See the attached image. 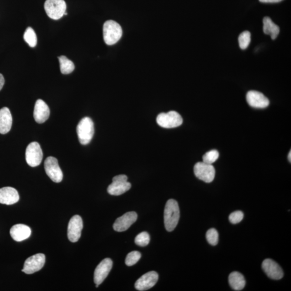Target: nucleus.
Here are the masks:
<instances>
[{
  "instance_id": "obj_1",
  "label": "nucleus",
  "mask_w": 291,
  "mask_h": 291,
  "mask_svg": "<svg viewBox=\"0 0 291 291\" xmlns=\"http://www.w3.org/2000/svg\"><path fill=\"white\" fill-rule=\"evenodd\" d=\"M179 219V209L177 201L169 200L164 211V224L166 229L171 232L177 227Z\"/></svg>"
},
{
  "instance_id": "obj_2",
  "label": "nucleus",
  "mask_w": 291,
  "mask_h": 291,
  "mask_svg": "<svg viewBox=\"0 0 291 291\" xmlns=\"http://www.w3.org/2000/svg\"><path fill=\"white\" fill-rule=\"evenodd\" d=\"M123 35L121 26L113 20L105 22L103 26V36L105 44L112 45L119 41Z\"/></svg>"
},
{
  "instance_id": "obj_3",
  "label": "nucleus",
  "mask_w": 291,
  "mask_h": 291,
  "mask_svg": "<svg viewBox=\"0 0 291 291\" xmlns=\"http://www.w3.org/2000/svg\"><path fill=\"white\" fill-rule=\"evenodd\" d=\"M94 129L93 121L89 117L83 118L77 126V133L81 144L86 145L91 141Z\"/></svg>"
},
{
  "instance_id": "obj_4",
  "label": "nucleus",
  "mask_w": 291,
  "mask_h": 291,
  "mask_svg": "<svg viewBox=\"0 0 291 291\" xmlns=\"http://www.w3.org/2000/svg\"><path fill=\"white\" fill-rule=\"evenodd\" d=\"M45 9L50 19L57 20L62 18L66 12L67 4L65 0H46Z\"/></svg>"
},
{
  "instance_id": "obj_5",
  "label": "nucleus",
  "mask_w": 291,
  "mask_h": 291,
  "mask_svg": "<svg viewBox=\"0 0 291 291\" xmlns=\"http://www.w3.org/2000/svg\"><path fill=\"white\" fill-rule=\"evenodd\" d=\"M157 122L163 128L172 129L182 125L183 119L180 114L176 111H169L168 113H161L157 118Z\"/></svg>"
},
{
  "instance_id": "obj_6",
  "label": "nucleus",
  "mask_w": 291,
  "mask_h": 291,
  "mask_svg": "<svg viewBox=\"0 0 291 291\" xmlns=\"http://www.w3.org/2000/svg\"><path fill=\"white\" fill-rule=\"evenodd\" d=\"M43 158V152L38 142H33L26 147L25 160L30 167H35L40 165Z\"/></svg>"
},
{
  "instance_id": "obj_7",
  "label": "nucleus",
  "mask_w": 291,
  "mask_h": 291,
  "mask_svg": "<svg viewBox=\"0 0 291 291\" xmlns=\"http://www.w3.org/2000/svg\"><path fill=\"white\" fill-rule=\"evenodd\" d=\"M194 172L196 177L206 183L212 182L215 178V169L211 164L198 162L194 166Z\"/></svg>"
},
{
  "instance_id": "obj_8",
  "label": "nucleus",
  "mask_w": 291,
  "mask_h": 291,
  "mask_svg": "<svg viewBox=\"0 0 291 291\" xmlns=\"http://www.w3.org/2000/svg\"><path fill=\"white\" fill-rule=\"evenodd\" d=\"M128 177L125 175H119L113 178V182L108 188V192L111 195H122L131 188V184L128 181Z\"/></svg>"
},
{
  "instance_id": "obj_9",
  "label": "nucleus",
  "mask_w": 291,
  "mask_h": 291,
  "mask_svg": "<svg viewBox=\"0 0 291 291\" xmlns=\"http://www.w3.org/2000/svg\"><path fill=\"white\" fill-rule=\"evenodd\" d=\"M45 169L47 176L52 181L59 183L62 181L63 172L58 165L56 158L52 157H47L45 162Z\"/></svg>"
},
{
  "instance_id": "obj_10",
  "label": "nucleus",
  "mask_w": 291,
  "mask_h": 291,
  "mask_svg": "<svg viewBox=\"0 0 291 291\" xmlns=\"http://www.w3.org/2000/svg\"><path fill=\"white\" fill-rule=\"evenodd\" d=\"M45 262V256L44 254H36L26 259L22 271L28 274L38 272L44 267Z\"/></svg>"
},
{
  "instance_id": "obj_11",
  "label": "nucleus",
  "mask_w": 291,
  "mask_h": 291,
  "mask_svg": "<svg viewBox=\"0 0 291 291\" xmlns=\"http://www.w3.org/2000/svg\"><path fill=\"white\" fill-rule=\"evenodd\" d=\"M83 227V223L81 217L79 215L73 216L68 224V240L73 243L77 242L80 239Z\"/></svg>"
},
{
  "instance_id": "obj_12",
  "label": "nucleus",
  "mask_w": 291,
  "mask_h": 291,
  "mask_svg": "<svg viewBox=\"0 0 291 291\" xmlns=\"http://www.w3.org/2000/svg\"><path fill=\"white\" fill-rule=\"evenodd\" d=\"M112 261L110 258H105L95 269L94 273V282L96 285L101 284L107 278L112 269Z\"/></svg>"
},
{
  "instance_id": "obj_13",
  "label": "nucleus",
  "mask_w": 291,
  "mask_h": 291,
  "mask_svg": "<svg viewBox=\"0 0 291 291\" xmlns=\"http://www.w3.org/2000/svg\"><path fill=\"white\" fill-rule=\"evenodd\" d=\"M262 269L268 277L273 280H279L284 276L282 269L271 259H266L262 263Z\"/></svg>"
},
{
  "instance_id": "obj_14",
  "label": "nucleus",
  "mask_w": 291,
  "mask_h": 291,
  "mask_svg": "<svg viewBox=\"0 0 291 291\" xmlns=\"http://www.w3.org/2000/svg\"><path fill=\"white\" fill-rule=\"evenodd\" d=\"M137 219V215L134 211L128 212L116 219L113 224V229L117 232H123L128 230Z\"/></svg>"
},
{
  "instance_id": "obj_15",
  "label": "nucleus",
  "mask_w": 291,
  "mask_h": 291,
  "mask_svg": "<svg viewBox=\"0 0 291 291\" xmlns=\"http://www.w3.org/2000/svg\"><path fill=\"white\" fill-rule=\"evenodd\" d=\"M158 279V275L156 271L147 272L136 280L135 288L140 291L149 290L154 287Z\"/></svg>"
},
{
  "instance_id": "obj_16",
  "label": "nucleus",
  "mask_w": 291,
  "mask_h": 291,
  "mask_svg": "<svg viewBox=\"0 0 291 291\" xmlns=\"http://www.w3.org/2000/svg\"><path fill=\"white\" fill-rule=\"evenodd\" d=\"M246 100L251 107L257 109L266 108L269 104L267 97L261 92L256 91H248L246 94Z\"/></svg>"
},
{
  "instance_id": "obj_17",
  "label": "nucleus",
  "mask_w": 291,
  "mask_h": 291,
  "mask_svg": "<svg viewBox=\"0 0 291 291\" xmlns=\"http://www.w3.org/2000/svg\"><path fill=\"white\" fill-rule=\"evenodd\" d=\"M50 114L48 106L43 100H37L34 111V118L37 123H44L49 118Z\"/></svg>"
},
{
  "instance_id": "obj_18",
  "label": "nucleus",
  "mask_w": 291,
  "mask_h": 291,
  "mask_svg": "<svg viewBox=\"0 0 291 291\" xmlns=\"http://www.w3.org/2000/svg\"><path fill=\"white\" fill-rule=\"evenodd\" d=\"M19 193L15 188L6 187L0 189V203L12 205L18 202Z\"/></svg>"
},
{
  "instance_id": "obj_19",
  "label": "nucleus",
  "mask_w": 291,
  "mask_h": 291,
  "mask_svg": "<svg viewBox=\"0 0 291 291\" xmlns=\"http://www.w3.org/2000/svg\"><path fill=\"white\" fill-rule=\"evenodd\" d=\"M31 234L30 227L25 224H18L12 227L10 230V236L17 242L23 241L28 239Z\"/></svg>"
},
{
  "instance_id": "obj_20",
  "label": "nucleus",
  "mask_w": 291,
  "mask_h": 291,
  "mask_svg": "<svg viewBox=\"0 0 291 291\" xmlns=\"http://www.w3.org/2000/svg\"><path fill=\"white\" fill-rule=\"evenodd\" d=\"M13 118L11 113L8 108L4 107L0 110V134H5L11 130Z\"/></svg>"
},
{
  "instance_id": "obj_21",
  "label": "nucleus",
  "mask_w": 291,
  "mask_h": 291,
  "mask_svg": "<svg viewBox=\"0 0 291 291\" xmlns=\"http://www.w3.org/2000/svg\"><path fill=\"white\" fill-rule=\"evenodd\" d=\"M229 283L235 291H241L245 288L246 282L243 275L237 271L232 272L229 276Z\"/></svg>"
},
{
  "instance_id": "obj_22",
  "label": "nucleus",
  "mask_w": 291,
  "mask_h": 291,
  "mask_svg": "<svg viewBox=\"0 0 291 291\" xmlns=\"http://www.w3.org/2000/svg\"><path fill=\"white\" fill-rule=\"evenodd\" d=\"M263 22L264 33L270 35L272 40L276 39L280 32L279 26L269 17L264 18Z\"/></svg>"
},
{
  "instance_id": "obj_23",
  "label": "nucleus",
  "mask_w": 291,
  "mask_h": 291,
  "mask_svg": "<svg viewBox=\"0 0 291 291\" xmlns=\"http://www.w3.org/2000/svg\"><path fill=\"white\" fill-rule=\"evenodd\" d=\"M60 62V69L61 73L64 75H68L75 70V65L73 63L68 59L65 56H61L58 57Z\"/></svg>"
},
{
  "instance_id": "obj_24",
  "label": "nucleus",
  "mask_w": 291,
  "mask_h": 291,
  "mask_svg": "<svg viewBox=\"0 0 291 291\" xmlns=\"http://www.w3.org/2000/svg\"><path fill=\"white\" fill-rule=\"evenodd\" d=\"M23 38L30 47H35L37 43H38L36 34L32 28L28 27L26 28L23 35Z\"/></svg>"
},
{
  "instance_id": "obj_25",
  "label": "nucleus",
  "mask_w": 291,
  "mask_h": 291,
  "mask_svg": "<svg viewBox=\"0 0 291 291\" xmlns=\"http://www.w3.org/2000/svg\"><path fill=\"white\" fill-rule=\"evenodd\" d=\"M239 41L241 49H246L251 42V34L249 31H245L242 33L239 36Z\"/></svg>"
},
{
  "instance_id": "obj_26",
  "label": "nucleus",
  "mask_w": 291,
  "mask_h": 291,
  "mask_svg": "<svg viewBox=\"0 0 291 291\" xmlns=\"http://www.w3.org/2000/svg\"><path fill=\"white\" fill-rule=\"evenodd\" d=\"M150 236L147 232H142L135 237V243L137 246H145L149 244Z\"/></svg>"
},
{
  "instance_id": "obj_27",
  "label": "nucleus",
  "mask_w": 291,
  "mask_h": 291,
  "mask_svg": "<svg viewBox=\"0 0 291 291\" xmlns=\"http://www.w3.org/2000/svg\"><path fill=\"white\" fill-rule=\"evenodd\" d=\"M206 239L211 246L218 245L219 239V235L218 231L214 228L210 229L206 234Z\"/></svg>"
},
{
  "instance_id": "obj_28",
  "label": "nucleus",
  "mask_w": 291,
  "mask_h": 291,
  "mask_svg": "<svg viewBox=\"0 0 291 291\" xmlns=\"http://www.w3.org/2000/svg\"><path fill=\"white\" fill-rule=\"evenodd\" d=\"M141 257V253L136 251L129 253L125 259V264L129 267L133 266L139 261Z\"/></svg>"
},
{
  "instance_id": "obj_29",
  "label": "nucleus",
  "mask_w": 291,
  "mask_h": 291,
  "mask_svg": "<svg viewBox=\"0 0 291 291\" xmlns=\"http://www.w3.org/2000/svg\"><path fill=\"white\" fill-rule=\"evenodd\" d=\"M219 157V153L217 150H211L203 156V162L212 165Z\"/></svg>"
},
{
  "instance_id": "obj_30",
  "label": "nucleus",
  "mask_w": 291,
  "mask_h": 291,
  "mask_svg": "<svg viewBox=\"0 0 291 291\" xmlns=\"http://www.w3.org/2000/svg\"><path fill=\"white\" fill-rule=\"evenodd\" d=\"M244 218V214L241 211H236L232 213L229 217V220L230 223L236 224H239Z\"/></svg>"
},
{
  "instance_id": "obj_31",
  "label": "nucleus",
  "mask_w": 291,
  "mask_h": 291,
  "mask_svg": "<svg viewBox=\"0 0 291 291\" xmlns=\"http://www.w3.org/2000/svg\"><path fill=\"white\" fill-rule=\"evenodd\" d=\"M259 1L262 3H278L281 2L283 0H259Z\"/></svg>"
},
{
  "instance_id": "obj_32",
  "label": "nucleus",
  "mask_w": 291,
  "mask_h": 291,
  "mask_svg": "<svg viewBox=\"0 0 291 291\" xmlns=\"http://www.w3.org/2000/svg\"><path fill=\"white\" fill-rule=\"evenodd\" d=\"M4 84V78L1 73H0V91L1 90Z\"/></svg>"
},
{
  "instance_id": "obj_33",
  "label": "nucleus",
  "mask_w": 291,
  "mask_h": 291,
  "mask_svg": "<svg viewBox=\"0 0 291 291\" xmlns=\"http://www.w3.org/2000/svg\"><path fill=\"white\" fill-rule=\"evenodd\" d=\"M291 151L289 153V156H288V158H289V160L290 161V162L291 161Z\"/></svg>"
}]
</instances>
